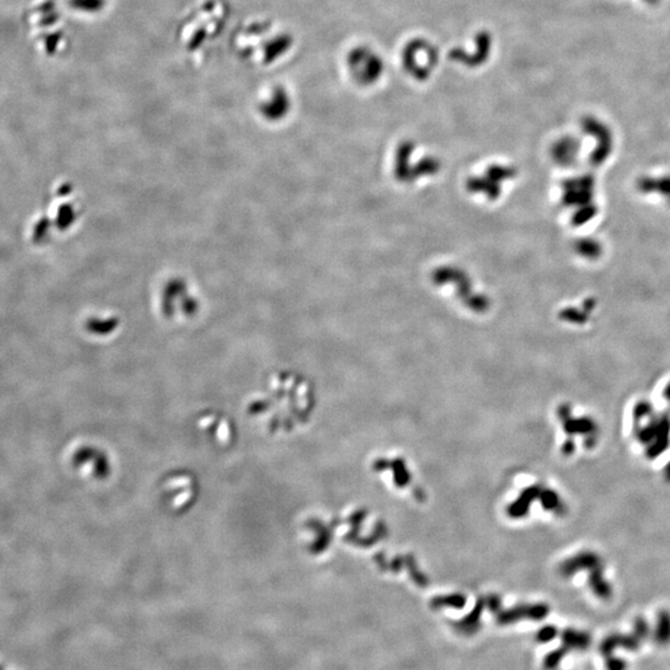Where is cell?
Wrapping results in <instances>:
<instances>
[{"label": "cell", "mask_w": 670, "mask_h": 670, "mask_svg": "<svg viewBox=\"0 0 670 670\" xmlns=\"http://www.w3.org/2000/svg\"><path fill=\"white\" fill-rule=\"evenodd\" d=\"M578 570H589V587L592 592L601 600H608L612 596L611 585L603 578L602 563L595 554H583L578 558L570 560L563 567L565 576H570Z\"/></svg>", "instance_id": "obj_1"}, {"label": "cell", "mask_w": 670, "mask_h": 670, "mask_svg": "<svg viewBox=\"0 0 670 670\" xmlns=\"http://www.w3.org/2000/svg\"><path fill=\"white\" fill-rule=\"evenodd\" d=\"M649 625L647 620L639 617L634 622L633 632L629 634H611L603 639L600 645V653L605 658L614 656V651L618 648L627 651H638L642 643L649 636Z\"/></svg>", "instance_id": "obj_2"}, {"label": "cell", "mask_w": 670, "mask_h": 670, "mask_svg": "<svg viewBox=\"0 0 670 670\" xmlns=\"http://www.w3.org/2000/svg\"><path fill=\"white\" fill-rule=\"evenodd\" d=\"M550 612V608L546 605H532V606H520L513 609H509L505 612H501L498 616V623L499 625H509L520 620H541L546 618V616Z\"/></svg>", "instance_id": "obj_3"}, {"label": "cell", "mask_w": 670, "mask_h": 670, "mask_svg": "<svg viewBox=\"0 0 670 670\" xmlns=\"http://www.w3.org/2000/svg\"><path fill=\"white\" fill-rule=\"evenodd\" d=\"M563 645L567 651H586L592 643L589 633L567 628L561 634Z\"/></svg>", "instance_id": "obj_4"}, {"label": "cell", "mask_w": 670, "mask_h": 670, "mask_svg": "<svg viewBox=\"0 0 670 670\" xmlns=\"http://www.w3.org/2000/svg\"><path fill=\"white\" fill-rule=\"evenodd\" d=\"M483 605L479 602L474 608L472 614H468L464 620H459L456 623V629L458 632L463 633L467 636H472L479 631L481 628V614H482Z\"/></svg>", "instance_id": "obj_5"}, {"label": "cell", "mask_w": 670, "mask_h": 670, "mask_svg": "<svg viewBox=\"0 0 670 670\" xmlns=\"http://www.w3.org/2000/svg\"><path fill=\"white\" fill-rule=\"evenodd\" d=\"M654 639L658 645L663 647L670 643V614L668 611H660L658 614Z\"/></svg>", "instance_id": "obj_6"}, {"label": "cell", "mask_w": 670, "mask_h": 670, "mask_svg": "<svg viewBox=\"0 0 670 670\" xmlns=\"http://www.w3.org/2000/svg\"><path fill=\"white\" fill-rule=\"evenodd\" d=\"M465 603V598L463 596H448V597H439V598H435L433 600L432 607L439 608V607H453V608H462Z\"/></svg>", "instance_id": "obj_7"}, {"label": "cell", "mask_w": 670, "mask_h": 670, "mask_svg": "<svg viewBox=\"0 0 670 670\" xmlns=\"http://www.w3.org/2000/svg\"><path fill=\"white\" fill-rule=\"evenodd\" d=\"M567 653V649L563 647V648H558V649H555V651H550L545 658H544V668L546 670H556L558 668L560 663L563 662L565 656Z\"/></svg>", "instance_id": "obj_8"}, {"label": "cell", "mask_w": 670, "mask_h": 670, "mask_svg": "<svg viewBox=\"0 0 670 670\" xmlns=\"http://www.w3.org/2000/svg\"><path fill=\"white\" fill-rule=\"evenodd\" d=\"M558 636V628L555 626H545L543 627L541 629H539V632L536 633V640L539 643H549L552 642V639L556 638Z\"/></svg>", "instance_id": "obj_9"}, {"label": "cell", "mask_w": 670, "mask_h": 670, "mask_svg": "<svg viewBox=\"0 0 670 670\" xmlns=\"http://www.w3.org/2000/svg\"><path fill=\"white\" fill-rule=\"evenodd\" d=\"M627 662L622 658L611 657L606 658V670H626Z\"/></svg>", "instance_id": "obj_10"}, {"label": "cell", "mask_w": 670, "mask_h": 670, "mask_svg": "<svg viewBox=\"0 0 670 670\" xmlns=\"http://www.w3.org/2000/svg\"><path fill=\"white\" fill-rule=\"evenodd\" d=\"M643 1H645L647 4H649V6H657L660 0H643Z\"/></svg>", "instance_id": "obj_11"}]
</instances>
